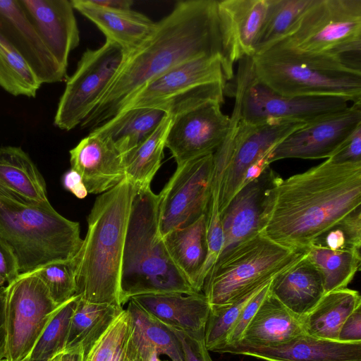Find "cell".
Returning a JSON list of instances; mask_svg holds the SVG:
<instances>
[{"label": "cell", "instance_id": "7a4b0ae2", "mask_svg": "<svg viewBox=\"0 0 361 361\" xmlns=\"http://www.w3.org/2000/svg\"><path fill=\"white\" fill-rule=\"evenodd\" d=\"M361 207V162L325 161L281 181L261 232L296 252Z\"/></svg>", "mask_w": 361, "mask_h": 361}, {"label": "cell", "instance_id": "cb8c5ba5", "mask_svg": "<svg viewBox=\"0 0 361 361\" xmlns=\"http://www.w3.org/2000/svg\"><path fill=\"white\" fill-rule=\"evenodd\" d=\"M131 299L170 328L188 332L204 329L210 310L202 293L149 294Z\"/></svg>", "mask_w": 361, "mask_h": 361}, {"label": "cell", "instance_id": "7c38bea8", "mask_svg": "<svg viewBox=\"0 0 361 361\" xmlns=\"http://www.w3.org/2000/svg\"><path fill=\"white\" fill-rule=\"evenodd\" d=\"M125 56L119 46L107 40L98 49H87L73 74L67 78L54 116L55 126L68 131L82 123L96 106Z\"/></svg>", "mask_w": 361, "mask_h": 361}, {"label": "cell", "instance_id": "4fadbf2b", "mask_svg": "<svg viewBox=\"0 0 361 361\" xmlns=\"http://www.w3.org/2000/svg\"><path fill=\"white\" fill-rule=\"evenodd\" d=\"M59 306L35 274H19L6 286V361H22L30 355Z\"/></svg>", "mask_w": 361, "mask_h": 361}, {"label": "cell", "instance_id": "74e56055", "mask_svg": "<svg viewBox=\"0 0 361 361\" xmlns=\"http://www.w3.org/2000/svg\"><path fill=\"white\" fill-rule=\"evenodd\" d=\"M267 284L233 302L210 305L209 313L204 327L205 345L209 351H212L224 344L245 305Z\"/></svg>", "mask_w": 361, "mask_h": 361}, {"label": "cell", "instance_id": "836d02e7", "mask_svg": "<svg viewBox=\"0 0 361 361\" xmlns=\"http://www.w3.org/2000/svg\"><path fill=\"white\" fill-rule=\"evenodd\" d=\"M305 257L319 271L324 294L347 288L361 264L360 250H334L317 244L306 250Z\"/></svg>", "mask_w": 361, "mask_h": 361}, {"label": "cell", "instance_id": "7bdbcfd3", "mask_svg": "<svg viewBox=\"0 0 361 361\" xmlns=\"http://www.w3.org/2000/svg\"><path fill=\"white\" fill-rule=\"evenodd\" d=\"M270 282L257 293L245 305L223 345L235 343L240 340L245 329L256 313L262 302L268 294Z\"/></svg>", "mask_w": 361, "mask_h": 361}, {"label": "cell", "instance_id": "9c48e42d", "mask_svg": "<svg viewBox=\"0 0 361 361\" xmlns=\"http://www.w3.org/2000/svg\"><path fill=\"white\" fill-rule=\"evenodd\" d=\"M226 81L221 56L197 57L146 83L129 97L118 113L152 108L173 118L209 102L223 104Z\"/></svg>", "mask_w": 361, "mask_h": 361}, {"label": "cell", "instance_id": "8992f818", "mask_svg": "<svg viewBox=\"0 0 361 361\" xmlns=\"http://www.w3.org/2000/svg\"><path fill=\"white\" fill-rule=\"evenodd\" d=\"M0 238L11 247L19 274L70 261L83 242L78 222L49 208L0 198Z\"/></svg>", "mask_w": 361, "mask_h": 361}, {"label": "cell", "instance_id": "8d00e7d4", "mask_svg": "<svg viewBox=\"0 0 361 361\" xmlns=\"http://www.w3.org/2000/svg\"><path fill=\"white\" fill-rule=\"evenodd\" d=\"M78 299L75 295L57 307L30 352L29 361H50L64 351Z\"/></svg>", "mask_w": 361, "mask_h": 361}, {"label": "cell", "instance_id": "f546056e", "mask_svg": "<svg viewBox=\"0 0 361 361\" xmlns=\"http://www.w3.org/2000/svg\"><path fill=\"white\" fill-rule=\"evenodd\" d=\"M360 306L361 296L357 290L345 288L327 293L301 317L304 332L318 338L338 341L344 321Z\"/></svg>", "mask_w": 361, "mask_h": 361}, {"label": "cell", "instance_id": "60d3db41", "mask_svg": "<svg viewBox=\"0 0 361 361\" xmlns=\"http://www.w3.org/2000/svg\"><path fill=\"white\" fill-rule=\"evenodd\" d=\"M224 235L219 211L218 197L212 195L207 212V253L200 274V281L204 286L205 279L216 264L224 247Z\"/></svg>", "mask_w": 361, "mask_h": 361}, {"label": "cell", "instance_id": "816d5d0a", "mask_svg": "<svg viewBox=\"0 0 361 361\" xmlns=\"http://www.w3.org/2000/svg\"><path fill=\"white\" fill-rule=\"evenodd\" d=\"M82 353L80 349L64 350L50 361H81Z\"/></svg>", "mask_w": 361, "mask_h": 361}, {"label": "cell", "instance_id": "f907efd6", "mask_svg": "<svg viewBox=\"0 0 361 361\" xmlns=\"http://www.w3.org/2000/svg\"><path fill=\"white\" fill-rule=\"evenodd\" d=\"M94 4L113 9H131V0H91Z\"/></svg>", "mask_w": 361, "mask_h": 361}, {"label": "cell", "instance_id": "e0dca14e", "mask_svg": "<svg viewBox=\"0 0 361 361\" xmlns=\"http://www.w3.org/2000/svg\"><path fill=\"white\" fill-rule=\"evenodd\" d=\"M219 102H209L173 118L166 147L177 166L214 154L228 133L230 117Z\"/></svg>", "mask_w": 361, "mask_h": 361}, {"label": "cell", "instance_id": "4dcf8cb0", "mask_svg": "<svg viewBox=\"0 0 361 361\" xmlns=\"http://www.w3.org/2000/svg\"><path fill=\"white\" fill-rule=\"evenodd\" d=\"M132 335L143 357L149 360L152 353L165 355L171 361H184L180 342L174 331L142 307L133 299L127 307Z\"/></svg>", "mask_w": 361, "mask_h": 361}, {"label": "cell", "instance_id": "2e32d148", "mask_svg": "<svg viewBox=\"0 0 361 361\" xmlns=\"http://www.w3.org/2000/svg\"><path fill=\"white\" fill-rule=\"evenodd\" d=\"M281 180L269 166L232 198L221 214L224 243L217 261L241 242L262 231L274 189Z\"/></svg>", "mask_w": 361, "mask_h": 361}, {"label": "cell", "instance_id": "c3c4849f", "mask_svg": "<svg viewBox=\"0 0 361 361\" xmlns=\"http://www.w3.org/2000/svg\"><path fill=\"white\" fill-rule=\"evenodd\" d=\"M62 183L66 190L78 199H83L88 195L81 176L71 168L63 175Z\"/></svg>", "mask_w": 361, "mask_h": 361}, {"label": "cell", "instance_id": "681fc988", "mask_svg": "<svg viewBox=\"0 0 361 361\" xmlns=\"http://www.w3.org/2000/svg\"><path fill=\"white\" fill-rule=\"evenodd\" d=\"M5 300L6 286H0V361L5 359L6 355Z\"/></svg>", "mask_w": 361, "mask_h": 361}, {"label": "cell", "instance_id": "277c9868", "mask_svg": "<svg viewBox=\"0 0 361 361\" xmlns=\"http://www.w3.org/2000/svg\"><path fill=\"white\" fill-rule=\"evenodd\" d=\"M159 195L151 186L134 195L123 252L120 303L149 294L197 293L173 262L159 231Z\"/></svg>", "mask_w": 361, "mask_h": 361}, {"label": "cell", "instance_id": "7402d4cb", "mask_svg": "<svg viewBox=\"0 0 361 361\" xmlns=\"http://www.w3.org/2000/svg\"><path fill=\"white\" fill-rule=\"evenodd\" d=\"M69 153L71 169L81 176L88 194H102L126 178L122 156L97 133L90 131Z\"/></svg>", "mask_w": 361, "mask_h": 361}, {"label": "cell", "instance_id": "bcb514c9", "mask_svg": "<svg viewBox=\"0 0 361 361\" xmlns=\"http://www.w3.org/2000/svg\"><path fill=\"white\" fill-rule=\"evenodd\" d=\"M109 361H149L143 357L140 348L133 339L132 324Z\"/></svg>", "mask_w": 361, "mask_h": 361}, {"label": "cell", "instance_id": "484cf974", "mask_svg": "<svg viewBox=\"0 0 361 361\" xmlns=\"http://www.w3.org/2000/svg\"><path fill=\"white\" fill-rule=\"evenodd\" d=\"M302 334L301 317L285 307L269 290L237 343L274 345Z\"/></svg>", "mask_w": 361, "mask_h": 361}, {"label": "cell", "instance_id": "4316f807", "mask_svg": "<svg viewBox=\"0 0 361 361\" xmlns=\"http://www.w3.org/2000/svg\"><path fill=\"white\" fill-rule=\"evenodd\" d=\"M168 252L180 271L197 293H201L200 274L207 253V214L192 224L163 237Z\"/></svg>", "mask_w": 361, "mask_h": 361}, {"label": "cell", "instance_id": "b9f144b4", "mask_svg": "<svg viewBox=\"0 0 361 361\" xmlns=\"http://www.w3.org/2000/svg\"><path fill=\"white\" fill-rule=\"evenodd\" d=\"M172 329L180 342L184 361H210L212 360L205 345L204 329L195 332Z\"/></svg>", "mask_w": 361, "mask_h": 361}, {"label": "cell", "instance_id": "8fae6325", "mask_svg": "<svg viewBox=\"0 0 361 361\" xmlns=\"http://www.w3.org/2000/svg\"><path fill=\"white\" fill-rule=\"evenodd\" d=\"M360 39L361 0H311L278 42L300 51L330 54Z\"/></svg>", "mask_w": 361, "mask_h": 361}, {"label": "cell", "instance_id": "7dc6e473", "mask_svg": "<svg viewBox=\"0 0 361 361\" xmlns=\"http://www.w3.org/2000/svg\"><path fill=\"white\" fill-rule=\"evenodd\" d=\"M338 341L346 343L361 342V306L345 319L340 329Z\"/></svg>", "mask_w": 361, "mask_h": 361}, {"label": "cell", "instance_id": "11a10c76", "mask_svg": "<svg viewBox=\"0 0 361 361\" xmlns=\"http://www.w3.org/2000/svg\"><path fill=\"white\" fill-rule=\"evenodd\" d=\"M1 361H6V359H4V360H1Z\"/></svg>", "mask_w": 361, "mask_h": 361}, {"label": "cell", "instance_id": "83f0119b", "mask_svg": "<svg viewBox=\"0 0 361 361\" xmlns=\"http://www.w3.org/2000/svg\"><path fill=\"white\" fill-rule=\"evenodd\" d=\"M0 185L33 205L51 207L45 180L30 156L20 147H0Z\"/></svg>", "mask_w": 361, "mask_h": 361}, {"label": "cell", "instance_id": "3957f363", "mask_svg": "<svg viewBox=\"0 0 361 361\" xmlns=\"http://www.w3.org/2000/svg\"><path fill=\"white\" fill-rule=\"evenodd\" d=\"M137 188L125 178L95 200L87 231L73 259L76 293L89 302L123 307L120 275L132 203Z\"/></svg>", "mask_w": 361, "mask_h": 361}, {"label": "cell", "instance_id": "d6986e66", "mask_svg": "<svg viewBox=\"0 0 361 361\" xmlns=\"http://www.w3.org/2000/svg\"><path fill=\"white\" fill-rule=\"evenodd\" d=\"M0 32L27 61L42 84L61 82L66 78V71L54 57L19 0H0Z\"/></svg>", "mask_w": 361, "mask_h": 361}, {"label": "cell", "instance_id": "ab89813d", "mask_svg": "<svg viewBox=\"0 0 361 361\" xmlns=\"http://www.w3.org/2000/svg\"><path fill=\"white\" fill-rule=\"evenodd\" d=\"M130 326V314L123 309L92 347L82 354L81 361H109Z\"/></svg>", "mask_w": 361, "mask_h": 361}, {"label": "cell", "instance_id": "d4e9b609", "mask_svg": "<svg viewBox=\"0 0 361 361\" xmlns=\"http://www.w3.org/2000/svg\"><path fill=\"white\" fill-rule=\"evenodd\" d=\"M270 293L299 317L308 313L324 295L322 277L305 255L274 277Z\"/></svg>", "mask_w": 361, "mask_h": 361}, {"label": "cell", "instance_id": "ac0fdd59", "mask_svg": "<svg viewBox=\"0 0 361 361\" xmlns=\"http://www.w3.org/2000/svg\"><path fill=\"white\" fill-rule=\"evenodd\" d=\"M268 0H217L221 66L226 80L233 66L252 57L266 16Z\"/></svg>", "mask_w": 361, "mask_h": 361}, {"label": "cell", "instance_id": "ffe728a7", "mask_svg": "<svg viewBox=\"0 0 361 361\" xmlns=\"http://www.w3.org/2000/svg\"><path fill=\"white\" fill-rule=\"evenodd\" d=\"M212 352L248 355L265 361H361V342L326 340L305 334L278 345L235 343Z\"/></svg>", "mask_w": 361, "mask_h": 361}, {"label": "cell", "instance_id": "30bf717a", "mask_svg": "<svg viewBox=\"0 0 361 361\" xmlns=\"http://www.w3.org/2000/svg\"><path fill=\"white\" fill-rule=\"evenodd\" d=\"M234 85V104L240 116L250 122L276 119L307 123L348 106V102L340 97H288L274 92L255 77L252 57L238 61Z\"/></svg>", "mask_w": 361, "mask_h": 361}, {"label": "cell", "instance_id": "6da1fadb", "mask_svg": "<svg viewBox=\"0 0 361 361\" xmlns=\"http://www.w3.org/2000/svg\"><path fill=\"white\" fill-rule=\"evenodd\" d=\"M217 0L176 3L152 35L126 55L83 128H94L114 116L146 83L169 69L203 56H221Z\"/></svg>", "mask_w": 361, "mask_h": 361}, {"label": "cell", "instance_id": "9f6ffc18", "mask_svg": "<svg viewBox=\"0 0 361 361\" xmlns=\"http://www.w3.org/2000/svg\"><path fill=\"white\" fill-rule=\"evenodd\" d=\"M0 286H1V283H0Z\"/></svg>", "mask_w": 361, "mask_h": 361}, {"label": "cell", "instance_id": "603a6c76", "mask_svg": "<svg viewBox=\"0 0 361 361\" xmlns=\"http://www.w3.org/2000/svg\"><path fill=\"white\" fill-rule=\"evenodd\" d=\"M74 10L88 18L107 41L119 46L126 55L139 47L154 32L157 22L132 9H113L91 0H71Z\"/></svg>", "mask_w": 361, "mask_h": 361}, {"label": "cell", "instance_id": "f1b7e54d", "mask_svg": "<svg viewBox=\"0 0 361 361\" xmlns=\"http://www.w3.org/2000/svg\"><path fill=\"white\" fill-rule=\"evenodd\" d=\"M166 114L152 108H135L121 111L92 129L107 140L122 156L145 139L158 126Z\"/></svg>", "mask_w": 361, "mask_h": 361}, {"label": "cell", "instance_id": "e575fe53", "mask_svg": "<svg viewBox=\"0 0 361 361\" xmlns=\"http://www.w3.org/2000/svg\"><path fill=\"white\" fill-rule=\"evenodd\" d=\"M42 85L27 61L0 32V87L16 97H35Z\"/></svg>", "mask_w": 361, "mask_h": 361}, {"label": "cell", "instance_id": "ba28073f", "mask_svg": "<svg viewBox=\"0 0 361 361\" xmlns=\"http://www.w3.org/2000/svg\"><path fill=\"white\" fill-rule=\"evenodd\" d=\"M305 123L276 119L247 121L234 104L228 133L213 154L212 190L218 193L220 215L243 188L248 169Z\"/></svg>", "mask_w": 361, "mask_h": 361}, {"label": "cell", "instance_id": "db71d44e", "mask_svg": "<svg viewBox=\"0 0 361 361\" xmlns=\"http://www.w3.org/2000/svg\"><path fill=\"white\" fill-rule=\"evenodd\" d=\"M22 361H29V355L25 357L24 360H23Z\"/></svg>", "mask_w": 361, "mask_h": 361}, {"label": "cell", "instance_id": "52a82bcc", "mask_svg": "<svg viewBox=\"0 0 361 361\" xmlns=\"http://www.w3.org/2000/svg\"><path fill=\"white\" fill-rule=\"evenodd\" d=\"M305 252L292 251L258 233L217 261L205 279L203 294L210 305L233 302L270 282Z\"/></svg>", "mask_w": 361, "mask_h": 361}, {"label": "cell", "instance_id": "ee69618b", "mask_svg": "<svg viewBox=\"0 0 361 361\" xmlns=\"http://www.w3.org/2000/svg\"><path fill=\"white\" fill-rule=\"evenodd\" d=\"M329 159L338 164L361 162V125L343 142Z\"/></svg>", "mask_w": 361, "mask_h": 361}, {"label": "cell", "instance_id": "f5cc1de1", "mask_svg": "<svg viewBox=\"0 0 361 361\" xmlns=\"http://www.w3.org/2000/svg\"><path fill=\"white\" fill-rule=\"evenodd\" d=\"M149 361H171L168 360H161L159 358V355L157 354L156 353H152Z\"/></svg>", "mask_w": 361, "mask_h": 361}, {"label": "cell", "instance_id": "d590c367", "mask_svg": "<svg viewBox=\"0 0 361 361\" xmlns=\"http://www.w3.org/2000/svg\"><path fill=\"white\" fill-rule=\"evenodd\" d=\"M311 0H268L262 27L255 46V54L277 43L290 30Z\"/></svg>", "mask_w": 361, "mask_h": 361}, {"label": "cell", "instance_id": "44dd1931", "mask_svg": "<svg viewBox=\"0 0 361 361\" xmlns=\"http://www.w3.org/2000/svg\"><path fill=\"white\" fill-rule=\"evenodd\" d=\"M27 18L59 64L67 70L70 53L80 43L74 8L68 0H19Z\"/></svg>", "mask_w": 361, "mask_h": 361}, {"label": "cell", "instance_id": "5bb4252c", "mask_svg": "<svg viewBox=\"0 0 361 361\" xmlns=\"http://www.w3.org/2000/svg\"><path fill=\"white\" fill-rule=\"evenodd\" d=\"M212 175L213 154L177 166L159 194V231L162 238L207 214Z\"/></svg>", "mask_w": 361, "mask_h": 361}, {"label": "cell", "instance_id": "f6af8a7d", "mask_svg": "<svg viewBox=\"0 0 361 361\" xmlns=\"http://www.w3.org/2000/svg\"><path fill=\"white\" fill-rule=\"evenodd\" d=\"M19 275L16 258L11 247L0 238V283L4 286Z\"/></svg>", "mask_w": 361, "mask_h": 361}, {"label": "cell", "instance_id": "6f0895ef", "mask_svg": "<svg viewBox=\"0 0 361 361\" xmlns=\"http://www.w3.org/2000/svg\"><path fill=\"white\" fill-rule=\"evenodd\" d=\"M210 361H212V360H211Z\"/></svg>", "mask_w": 361, "mask_h": 361}, {"label": "cell", "instance_id": "1f68e13d", "mask_svg": "<svg viewBox=\"0 0 361 361\" xmlns=\"http://www.w3.org/2000/svg\"><path fill=\"white\" fill-rule=\"evenodd\" d=\"M172 121L173 117L166 114L147 139L122 155L126 178L137 188L150 186L159 169Z\"/></svg>", "mask_w": 361, "mask_h": 361}, {"label": "cell", "instance_id": "5b68a950", "mask_svg": "<svg viewBox=\"0 0 361 361\" xmlns=\"http://www.w3.org/2000/svg\"><path fill=\"white\" fill-rule=\"evenodd\" d=\"M257 79L288 97H336L361 103V73L329 53L300 51L278 42L252 56Z\"/></svg>", "mask_w": 361, "mask_h": 361}, {"label": "cell", "instance_id": "9a60e30c", "mask_svg": "<svg viewBox=\"0 0 361 361\" xmlns=\"http://www.w3.org/2000/svg\"><path fill=\"white\" fill-rule=\"evenodd\" d=\"M361 125V103L322 116L306 123L270 152L269 164L283 159L330 158L343 142Z\"/></svg>", "mask_w": 361, "mask_h": 361}, {"label": "cell", "instance_id": "f35d334b", "mask_svg": "<svg viewBox=\"0 0 361 361\" xmlns=\"http://www.w3.org/2000/svg\"><path fill=\"white\" fill-rule=\"evenodd\" d=\"M30 273L39 277L47 286L51 298L58 305L75 295L76 283L73 259L54 262Z\"/></svg>", "mask_w": 361, "mask_h": 361}, {"label": "cell", "instance_id": "d6a6232c", "mask_svg": "<svg viewBox=\"0 0 361 361\" xmlns=\"http://www.w3.org/2000/svg\"><path fill=\"white\" fill-rule=\"evenodd\" d=\"M123 310L109 304L89 302L79 297L64 350L80 349L82 354L87 352Z\"/></svg>", "mask_w": 361, "mask_h": 361}]
</instances>
